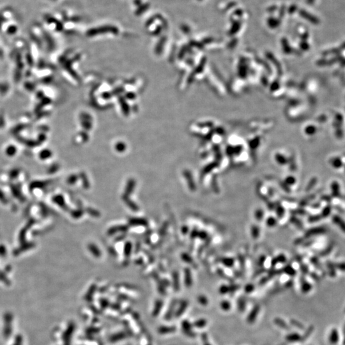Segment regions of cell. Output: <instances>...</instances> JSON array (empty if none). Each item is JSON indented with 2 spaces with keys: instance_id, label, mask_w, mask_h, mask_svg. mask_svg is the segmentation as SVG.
I'll list each match as a JSON object with an SVG mask.
<instances>
[{
  "instance_id": "277c9868",
  "label": "cell",
  "mask_w": 345,
  "mask_h": 345,
  "mask_svg": "<svg viewBox=\"0 0 345 345\" xmlns=\"http://www.w3.org/2000/svg\"><path fill=\"white\" fill-rule=\"evenodd\" d=\"M6 317L8 319V323L6 322V323L7 324V325L5 326V335L6 336H9L10 335V333L11 334V331H12V327H11V322H12V316L10 315V314H6Z\"/></svg>"
},
{
  "instance_id": "2e32d148",
  "label": "cell",
  "mask_w": 345,
  "mask_h": 345,
  "mask_svg": "<svg viewBox=\"0 0 345 345\" xmlns=\"http://www.w3.org/2000/svg\"><path fill=\"white\" fill-rule=\"evenodd\" d=\"M307 2L308 4H312V3H313V2H314V0H307Z\"/></svg>"
},
{
  "instance_id": "6da1fadb",
  "label": "cell",
  "mask_w": 345,
  "mask_h": 345,
  "mask_svg": "<svg viewBox=\"0 0 345 345\" xmlns=\"http://www.w3.org/2000/svg\"><path fill=\"white\" fill-rule=\"evenodd\" d=\"M260 307L259 305H256L253 307V308L250 311V313H249L247 318V321L250 324L253 323L256 321V318L258 316V314L260 313Z\"/></svg>"
},
{
  "instance_id": "e0dca14e",
  "label": "cell",
  "mask_w": 345,
  "mask_h": 345,
  "mask_svg": "<svg viewBox=\"0 0 345 345\" xmlns=\"http://www.w3.org/2000/svg\"><path fill=\"white\" fill-rule=\"evenodd\" d=\"M280 345H286V344H280Z\"/></svg>"
},
{
  "instance_id": "9c48e42d",
  "label": "cell",
  "mask_w": 345,
  "mask_h": 345,
  "mask_svg": "<svg viewBox=\"0 0 345 345\" xmlns=\"http://www.w3.org/2000/svg\"><path fill=\"white\" fill-rule=\"evenodd\" d=\"M290 323L292 325V326L299 328V329H303L304 328V327H303V325L301 323L294 319H291L290 320Z\"/></svg>"
},
{
  "instance_id": "7c38bea8",
  "label": "cell",
  "mask_w": 345,
  "mask_h": 345,
  "mask_svg": "<svg viewBox=\"0 0 345 345\" xmlns=\"http://www.w3.org/2000/svg\"><path fill=\"white\" fill-rule=\"evenodd\" d=\"M201 339L203 343V345H212L211 343L208 342V337L207 333H203L201 334Z\"/></svg>"
},
{
  "instance_id": "52a82bcc",
  "label": "cell",
  "mask_w": 345,
  "mask_h": 345,
  "mask_svg": "<svg viewBox=\"0 0 345 345\" xmlns=\"http://www.w3.org/2000/svg\"><path fill=\"white\" fill-rule=\"evenodd\" d=\"M207 324V321L206 319H200L195 322L194 326L197 328H203L206 327Z\"/></svg>"
},
{
  "instance_id": "5b68a950",
  "label": "cell",
  "mask_w": 345,
  "mask_h": 345,
  "mask_svg": "<svg viewBox=\"0 0 345 345\" xmlns=\"http://www.w3.org/2000/svg\"><path fill=\"white\" fill-rule=\"evenodd\" d=\"M238 309L240 312H244L246 308V302L244 299L239 298L237 302Z\"/></svg>"
},
{
  "instance_id": "8fae6325",
  "label": "cell",
  "mask_w": 345,
  "mask_h": 345,
  "mask_svg": "<svg viewBox=\"0 0 345 345\" xmlns=\"http://www.w3.org/2000/svg\"><path fill=\"white\" fill-rule=\"evenodd\" d=\"M198 302L201 303V305L204 306H207L208 303V300L207 298L206 297H205V296H203V295H201V296L199 297V298H198Z\"/></svg>"
},
{
  "instance_id": "5bb4252c",
  "label": "cell",
  "mask_w": 345,
  "mask_h": 345,
  "mask_svg": "<svg viewBox=\"0 0 345 345\" xmlns=\"http://www.w3.org/2000/svg\"><path fill=\"white\" fill-rule=\"evenodd\" d=\"M254 289V288L252 285H248L247 287L245 288V291L248 293H250Z\"/></svg>"
},
{
  "instance_id": "9a60e30c",
  "label": "cell",
  "mask_w": 345,
  "mask_h": 345,
  "mask_svg": "<svg viewBox=\"0 0 345 345\" xmlns=\"http://www.w3.org/2000/svg\"><path fill=\"white\" fill-rule=\"evenodd\" d=\"M14 345H22V339L20 337H18L17 339H16V341H15V343Z\"/></svg>"
},
{
  "instance_id": "4fadbf2b",
  "label": "cell",
  "mask_w": 345,
  "mask_h": 345,
  "mask_svg": "<svg viewBox=\"0 0 345 345\" xmlns=\"http://www.w3.org/2000/svg\"><path fill=\"white\" fill-rule=\"evenodd\" d=\"M268 24L270 27H277L279 24V21L277 19H273V18H270V19H268Z\"/></svg>"
},
{
  "instance_id": "7a4b0ae2",
  "label": "cell",
  "mask_w": 345,
  "mask_h": 345,
  "mask_svg": "<svg viewBox=\"0 0 345 345\" xmlns=\"http://www.w3.org/2000/svg\"><path fill=\"white\" fill-rule=\"evenodd\" d=\"M274 323L279 328H283L285 331H289L290 329V326L288 325L284 319L280 318H276L274 320Z\"/></svg>"
},
{
  "instance_id": "30bf717a",
  "label": "cell",
  "mask_w": 345,
  "mask_h": 345,
  "mask_svg": "<svg viewBox=\"0 0 345 345\" xmlns=\"http://www.w3.org/2000/svg\"><path fill=\"white\" fill-rule=\"evenodd\" d=\"M330 341L332 343H335L337 341H338V333L337 332V331L335 330H334L333 331H332L331 335V338H330Z\"/></svg>"
},
{
  "instance_id": "ba28073f",
  "label": "cell",
  "mask_w": 345,
  "mask_h": 345,
  "mask_svg": "<svg viewBox=\"0 0 345 345\" xmlns=\"http://www.w3.org/2000/svg\"><path fill=\"white\" fill-rule=\"evenodd\" d=\"M220 307L224 311H229L232 307V304L228 300H223L220 303Z\"/></svg>"
},
{
  "instance_id": "8992f818",
  "label": "cell",
  "mask_w": 345,
  "mask_h": 345,
  "mask_svg": "<svg viewBox=\"0 0 345 345\" xmlns=\"http://www.w3.org/2000/svg\"><path fill=\"white\" fill-rule=\"evenodd\" d=\"M300 14L302 16V17L306 18V19H307V20H309V21H312V22H316V19H315V18H314L313 15H311L309 14H308L307 12H306V11H304V10H301V11L300 12Z\"/></svg>"
},
{
  "instance_id": "3957f363",
  "label": "cell",
  "mask_w": 345,
  "mask_h": 345,
  "mask_svg": "<svg viewBox=\"0 0 345 345\" xmlns=\"http://www.w3.org/2000/svg\"><path fill=\"white\" fill-rule=\"evenodd\" d=\"M286 340L291 343L302 341V336L298 333H291L286 336Z\"/></svg>"
}]
</instances>
